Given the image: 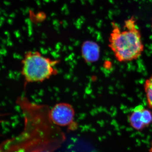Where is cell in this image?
I'll return each instance as SVG.
<instances>
[{
  "instance_id": "6",
  "label": "cell",
  "mask_w": 152,
  "mask_h": 152,
  "mask_svg": "<svg viewBox=\"0 0 152 152\" xmlns=\"http://www.w3.org/2000/svg\"><path fill=\"white\" fill-rule=\"evenodd\" d=\"M100 53V47L96 42L88 40L82 44V56L86 62L93 63L97 61L99 58Z\"/></svg>"
},
{
  "instance_id": "1",
  "label": "cell",
  "mask_w": 152,
  "mask_h": 152,
  "mask_svg": "<svg viewBox=\"0 0 152 152\" xmlns=\"http://www.w3.org/2000/svg\"><path fill=\"white\" fill-rule=\"evenodd\" d=\"M16 103L24 118V129L3 142L1 152H53L61 146L65 135L52 122L48 106L32 102L24 96L17 98Z\"/></svg>"
},
{
  "instance_id": "2",
  "label": "cell",
  "mask_w": 152,
  "mask_h": 152,
  "mask_svg": "<svg viewBox=\"0 0 152 152\" xmlns=\"http://www.w3.org/2000/svg\"><path fill=\"white\" fill-rule=\"evenodd\" d=\"M109 38V48L118 61L126 63L139 58L144 50L140 32L137 28L121 31L114 24Z\"/></svg>"
},
{
  "instance_id": "4",
  "label": "cell",
  "mask_w": 152,
  "mask_h": 152,
  "mask_svg": "<svg viewBox=\"0 0 152 152\" xmlns=\"http://www.w3.org/2000/svg\"><path fill=\"white\" fill-rule=\"evenodd\" d=\"M50 117L56 126L69 127L73 129L75 127V111L72 105L62 102L56 104L50 110Z\"/></svg>"
},
{
  "instance_id": "9",
  "label": "cell",
  "mask_w": 152,
  "mask_h": 152,
  "mask_svg": "<svg viewBox=\"0 0 152 152\" xmlns=\"http://www.w3.org/2000/svg\"><path fill=\"white\" fill-rule=\"evenodd\" d=\"M150 152H152V142L151 144V148H150L149 150Z\"/></svg>"
},
{
  "instance_id": "8",
  "label": "cell",
  "mask_w": 152,
  "mask_h": 152,
  "mask_svg": "<svg viewBox=\"0 0 152 152\" xmlns=\"http://www.w3.org/2000/svg\"><path fill=\"white\" fill-rule=\"evenodd\" d=\"M125 27L127 30H131L136 28V20L134 17L125 21Z\"/></svg>"
},
{
  "instance_id": "10",
  "label": "cell",
  "mask_w": 152,
  "mask_h": 152,
  "mask_svg": "<svg viewBox=\"0 0 152 152\" xmlns=\"http://www.w3.org/2000/svg\"><path fill=\"white\" fill-rule=\"evenodd\" d=\"M52 152L50 151H42V152Z\"/></svg>"
},
{
  "instance_id": "7",
  "label": "cell",
  "mask_w": 152,
  "mask_h": 152,
  "mask_svg": "<svg viewBox=\"0 0 152 152\" xmlns=\"http://www.w3.org/2000/svg\"><path fill=\"white\" fill-rule=\"evenodd\" d=\"M144 88L146 94L148 107L152 109V75L145 82Z\"/></svg>"
},
{
  "instance_id": "5",
  "label": "cell",
  "mask_w": 152,
  "mask_h": 152,
  "mask_svg": "<svg viewBox=\"0 0 152 152\" xmlns=\"http://www.w3.org/2000/svg\"><path fill=\"white\" fill-rule=\"evenodd\" d=\"M129 121L133 129L142 130L152 123V112L142 106H137L129 115Z\"/></svg>"
},
{
  "instance_id": "3",
  "label": "cell",
  "mask_w": 152,
  "mask_h": 152,
  "mask_svg": "<svg viewBox=\"0 0 152 152\" xmlns=\"http://www.w3.org/2000/svg\"><path fill=\"white\" fill-rule=\"evenodd\" d=\"M60 61L44 56L38 51L27 52L21 62L25 86L29 83H41L57 75L58 70L55 66Z\"/></svg>"
}]
</instances>
